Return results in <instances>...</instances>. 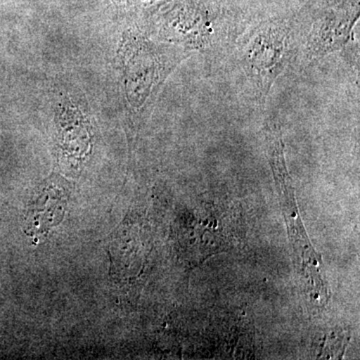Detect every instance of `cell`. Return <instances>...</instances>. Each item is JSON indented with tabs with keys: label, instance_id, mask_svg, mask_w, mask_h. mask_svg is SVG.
I'll return each instance as SVG.
<instances>
[{
	"label": "cell",
	"instance_id": "1",
	"mask_svg": "<svg viewBox=\"0 0 360 360\" xmlns=\"http://www.w3.org/2000/svg\"><path fill=\"white\" fill-rule=\"evenodd\" d=\"M68 193L58 182L51 181L41 187L27 210L25 229L32 236L46 233L58 225L65 215Z\"/></svg>",
	"mask_w": 360,
	"mask_h": 360
}]
</instances>
